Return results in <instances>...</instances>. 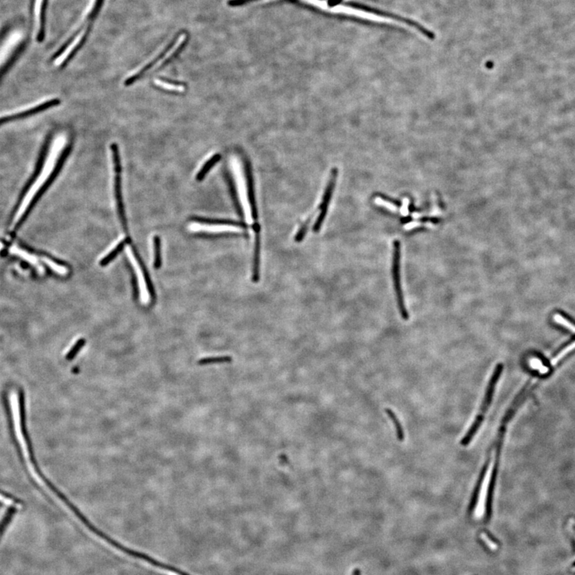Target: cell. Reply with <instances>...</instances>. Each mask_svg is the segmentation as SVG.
Listing matches in <instances>:
<instances>
[{"label": "cell", "instance_id": "9c48e42d", "mask_svg": "<svg viewBox=\"0 0 575 575\" xmlns=\"http://www.w3.org/2000/svg\"><path fill=\"white\" fill-rule=\"evenodd\" d=\"M246 184H247V192H248L249 201L251 207V214L254 223H258V213H257V203L255 198L254 186H253V179H252V172L249 162L246 163Z\"/></svg>", "mask_w": 575, "mask_h": 575}, {"label": "cell", "instance_id": "7c38bea8", "mask_svg": "<svg viewBox=\"0 0 575 575\" xmlns=\"http://www.w3.org/2000/svg\"><path fill=\"white\" fill-rule=\"evenodd\" d=\"M193 219L197 221V223L208 224L210 226L211 225V226H228V227H232V228L243 229H247L248 227V226L242 221H232V220L206 219V218H201V217H194Z\"/></svg>", "mask_w": 575, "mask_h": 575}, {"label": "cell", "instance_id": "83f0119b", "mask_svg": "<svg viewBox=\"0 0 575 575\" xmlns=\"http://www.w3.org/2000/svg\"><path fill=\"white\" fill-rule=\"evenodd\" d=\"M310 221H311V218H309V219L307 220L306 223L304 224L303 226H302V227L300 229V230H299L298 232H297V236H296V239H295L296 240V241H297V242H300V241H301L304 239V237H305L306 232H307V228H308V226H309Z\"/></svg>", "mask_w": 575, "mask_h": 575}, {"label": "cell", "instance_id": "ffe728a7", "mask_svg": "<svg viewBox=\"0 0 575 575\" xmlns=\"http://www.w3.org/2000/svg\"><path fill=\"white\" fill-rule=\"evenodd\" d=\"M41 260L42 262H44L48 266L49 268L53 270L54 272H56V273H58L62 276H65L68 273L69 270L67 267L56 264L55 261H51V259L47 258V257H41Z\"/></svg>", "mask_w": 575, "mask_h": 575}, {"label": "cell", "instance_id": "5b68a950", "mask_svg": "<svg viewBox=\"0 0 575 575\" xmlns=\"http://www.w3.org/2000/svg\"><path fill=\"white\" fill-rule=\"evenodd\" d=\"M23 31L20 29H14L2 40L0 44V69L9 61L11 56L18 48L23 39Z\"/></svg>", "mask_w": 575, "mask_h": 575}, {"label": "cell", "instance_id": "5bb4252c", "mask_svg": "<svg viewBox=\"0 0 575 575\" xmlns=\"http://www.w3.org/2000/svg\"><path fill=\"white\" fill-rule=\"evenodd\" d=\"M260 254H261V237L260 233L256 234L254 244V256H253V268H252V281L257 283L260 279Z\"/></svg>", "mask_w": 575, "mask_h": 575}, {"label": "cell", "instance_id": "7a4b0ae2", "mask_svg": "<svg viewBox=\"0 0 575 575\" xmlns=\"http://www.w3.org/2000/svg\"><path fill=\"white\" fill-rule=\"evenodd\" d=\"M502 369H503V366L502 364L497 365V367L495 369L493 376H491V381L489 382L488 387H487V393L485 396L484 401L482 402V407L480 409V413L478 414V416L476 417V421L474 422L469 431L466 434L464 438L462 439L461 441V444L463 446H467L469 444L471 440L473 439L474 436L476 435V432L478 431L479 427L482 423L483 421V417H484V414L487 412V408L489 406L491 405V401L493 398V394L495 392V387H496V383L499 380L500 376L502 374Z\"/></svg>", "mask_w": 575, "mask_h": 575}, {"label": "cell", "instance_id": "ac0fdd59", "mask_svg": "<svg viewBox=\"0 0 575 575\" xmlns=\"http://www.w3.org/2000/svg\"><path fill=\"white\" fill-rule=\"evenodd\" d=\"M16 510L14 507H11L8 511L6 512L4 516L2 517V520L0 521V541L2 539V536L4 535L5 531L7 527L9 526L11 523V520L13 518L14 516L16 515Z\"/></svg>", "mask_w": 575, "mask_h": 575}, {"label": "cell", "instance_id": "9a60e30c", "mask_svg": "<svg viewBox=\"0 0 575 575\" xmlns=\"http://www.w3.org/2000/svg\"><path fill=\"white\" fill-rule=\"evenodd\" d=\"M155 84L157 85L159 87L165 89V90H168L171 91H177V92H182L185 91L186 89V84H184L183 82H175L172 80L165 79V78H161V79L155 80Z\"/></svg>", "mask_w": 575, "mask_h": 575}, {"label": "cell", "instance_id": "8992f818", "mask_svg": "<svg viewBox=\"0 0 575 575\" xmlns=\"http://www.w3.org/2000/svg\"><path fill=\"white\" fill-rule=\"evenodd\" d=\"M60 104V100L58 98H53V99L47 100L45 102H41L36 105H30V106L25 107V108L21 109L19 111H13L11 113L5 115L4 116H1L0 117V125L3 124L7 121H10L11 119H16L19 117H26L29 115H34V114L38 113L41 111H45L47 109L53 107V106H58Z\"/></svg>", "mask_w": 575, "mask_h": 575}, {"label": "cell", "instance_id": "d6986e66", "mask_svg": "<svg viewBox=\"0 0 575 575\" xmlns=\"http://www.w3.org/2000/svg\"><path fill=\"white\" fill-rule=\"evenodd\" d=\"M231 361H232V357L231 356H212V357H206V358L201 359L198 361V364L209 365L212 364L229 363V362H231Z\"/></svg>", "mask_w": 575, "mask_h": 575}, {"label": "cell", "instance_id": "f546056e", "mask_svg": "<svg viewBox=\"0 0 575 575\" xmlns=\"http://www.w3.org/2000/svg\"><path fill=\"white\" fill-rule=\"evenodd\" d=\"M410 200L407 197H405L402 200V206L401 209V213L402 216H407L409 210H408V206H409Z\"/></svg>", "mask_w": 575, "mask_h": 575}, {"label": "cell", "instance_id": "3957f363", "mask_svg": "<svg viewBox=\"0 0 575 575\" xmlns=\"http://www.w3.org/2000/svg\"><path fill=\"white\" fill-rule=\"evenodd\" d=\"M393 260H392V277H393L394 287L396 291L399 309L401 316L404 320L408 319V313L405 307L404 300L402 296V288L401 283V244L400 241H394Z\"/></svg>", "mask_w": 575, "mask_h": 575}, {"label": "cell", "instance_id": "cb8c5ba5", "mask_svg": "<svg viewBox=\"0 0 575 575\" xmlns=\"http://www.w3.org/2000/svg\"><path fill=\"white\" fill-rule=\"evenodd\" d=\"M375 203L377 206H382L383 208L387 209L388 211H392L393 212H397V211H398V207L396 205H394L393 203L390 202V201L383 199L381 197H376L375 198Z\"/></svg>", "mask_w": 575, "mask_h": 575}, {"label": "cell", "instance_id": "484cf974", "mask_svg": "<svg viewBox=\"0 0 575 575\" xmlns=\"http://www.w3.org/2000/svg\"><path fill=\"white\" fill-rule=\"evenodd\" d=\"M574 349H575V342H573V343L571 344V345H568L567 347H565L564 349L562 350V352H560L559 353H558V354H557V356H556V357H555V358L552 360V361H551V364L556 365V364H557V362H558V361H559L562 358V357H564L566 354H568L569 352H571V351H573Z\"/></svg>", "mask_w": 575, "mask_h": 575}, {"label": "cell", "instance_id": "4fadbf2b", "mask_svg": "<svg viewBox=\"0 0 575 575\" xmlns=\"http://www.w3.org/2000/svg\"><path fill=\"white\" fill-rule=\"evenodd\" d=\"M489 462H490V460H487V462L485 463L484 466H483V468H482V471H481V473H480L479 477L478 482H477V484H476V488H475V490H474L473 496H472V497H471V502H470L469 505V509H468L470 514L473 512L474 510H475V508H476V505H477V502H478L479 496L480 491H481V487H482V482H483L485 476H486V474H487V469H488Z\"/></svg>", "mask_w": 575, "mask_h": 575}, {"label": "cell", "instance_id": "4dcf8cb0", "mask_svg": "<svg viewBox=\"0 0 575 575\" xmlns=\"http://www.w3.org/2000/svg\"><path fill=\"white\" fill-rule=\"evenodd\" d=\"M278 459L279 462H280L281 464H288V462H289V461H288V457L286 456V454H281V455L279 456Z\"/></svg>", "mask_w": 575, "mask_h": 575}, {"label": "cell", "instance_id": "8fae6325", "mask_svg": "<svg viewBox=\"0 0 575 575\" xmlns=\"http://www.w3.org/2000/svg\"><path fill=\"white\" fill-rule=\"evenodd\" d=\"M175 42H176V40L173 41V42H171V44H170V46H169L167 48L165 49L162 54H160L159 56H157V58H155V59L153 60V61H151L150 63H148V64L146 65V66H145V67H144L141 70V71H138L137 74H135V75H134V76H132L131 77L127 78V79L125 81V86H131V85L134 84V83L136 81H137V80L139 79V78H141V77H142V76H143L144 75H145V74H146V72H147V71L150 70V69L152 68V67H153V66L156 64V63H157V62H159L160 60L162 59V58L165 57V56H166V54L168 53L169 51H171V49H172V47L174 46Z\"/></svg>", "mask_w": 575, "mask_h": 575}, {"label": "cell", "instance_id": "44dd1931", "mask_svg": "<svg viewBox=\"0 0 575 575\" xmlns=\"http://www.w3.org/2000/svg\"><path fill=\"white\" fill-rule=\"evenodd\" d=\"M386 413L387 414V416H389V418L392 420L393 424L396 427V433H397V437H398L399 440L401 441H403L404 440V432H403L402 426H401V422H400L399 419L397 418V416L389 408L386 409Z\"/></svg>", "mask_w": 575, "mask_h": 575}, {"label": "cell", "instance_id": "d6a6232c", "mask_svg": "<svg viewBox=\"0 0 575 575\" xmlns=\"http://www.w3.org/2000/svg\"><path fill=\"white\" fill-rule=\"evenodd\" d=\"M352 575H361V571L359 569H356Z\"/></svg>", "mask_w": 575, "mask_h": 575}, {"label": "cell", "instance_id": "f1b7e54d", "mask_svg": "<svg viewBox=\"0 0 575 575\" xmlns=\"http://www.w3.org/2000/svg\"><path fill=\"white\" fill-rule=\"evenodd\" d=\"M260 0H229L228 4L231 7H241L243 5L249 4V3H252L253 2H257Z\"/></svg>", "mask_w": 575, "mask_h": 575}, {"label": "cell", "instance_id": "1f68e13d", "mask_svg": "<svg viewBox=\"0 0 575 575\" xmlns=\"http://www.w3.org/2000/svg\"><path fill=\"white\" fill-rule=\"evenodd\" d=\"M484 533L485 535H486V536H487L489 539L491 540V542H493V543H495V544H498V543H499V541H498V539H496V537H495V536H494L492 534L490 533V532H489L487 530H485Z\"/></svg>", "mask_w": 575, "mask_h": 575}, {"label": "cell", "instance_id": "4316f807", "mask_svg": "<svg viewBox=\"0 0 575 575\" xmlns=\"http://www.w3.org/2000/svg\"><path fill=\"white\" fill-rule=\"evenodd\" d=\"M531 367L535 369L539 370L540 373L545 374L548 372V368L542 364V362L538 359H532L531 362Z\"/></svg>", "mask_w": 575, "mask_h": 575}, {"label": "cell", "instance_id": "603a6c76", "mask_svg": "<svg viewBox=\"0 0 575 575\" xmlns=\"http://www.w3.org/2000/svg\"><path fill=\"white\" fill-rule=\"evenodd\" d=\"M554 321L556 323L561 325V326H564L567 329L570 330L573 333H575V326L571 323V321H569L567 319L565 318L564 316L562 315L556 314L554 316Z\"/></svg>", "mask_w": 575, "mask_h": 575}, {"label": "cell", "instance_id": "2e32d148", "mask_svg": "<svg viewBox=\"0 0 575 575\" xmlns=\"http://www.w3.org/2000/svg\"><path fill=\"white\" fill-rule=\"evenodd\" d=\"M221 158V154H219V153H216V154L213 155L212 157H211V158H210V159H209L208 161L206 162V163L204 164V166H202V168L200 170L199 172H197V176H196V180H197V182H201V181H202V180L205 178V177H206V175H207V173L210 172V171H211V169H212V167H213V166H214L217 163V162H220Z\"/></svg>", "mask_w": 575, "mask_h": 575}, {"label": "cell", "instance_id": "52a82bcc", "mask_svg": "<svg viewBox=\"0 0 575 575\" xmlns=\"http://www.w3.org/2000/svg\"><path fill=\"white\" fill-rule=\"evenodd\" d=\"M336 176H337V171L336 170H333L332 171V175L330 177V181L327 185V188H326V192L324 194L323 200L321 204V207H320V214H319L316 222H315L314 226H313V231L315 232H318L321 230L322 224H323L325 218H326V215H327V208L329 206L330 200L332 197V192L334 190L335 183H336Z\"/></svg>", "mask_w": 575, "mask_h": 575}, {"label": "cell", "instance_id": "7402d4cb", "mask_svg": "<svg viewBox=\"0 0 575 575\" xmlns=\"http://www.w3.org/2000/svg\"><path fill=\"white\" fill-rule=\"evenodd\" d=\"M153 249H154V267L158 268L162 266L161 258V239L157 236L153 238Z\"/></svg>", "mask_w": 575, "mask_h": 575}, {"label": "cell", "instance_id": "6da1fadb", "mask_svg": "<svg viewBox=\"0 0 575 575\" xmlns=\"http://www.w3.org/2000/svg\"><path fill=\"white\" fill-rule=\"evenodd\" d=\"M71 151V146L68 145L63 150L61 155L56 157V159H54L53 148H51L48 146L44 159L42 161V166L40 167L39 172L27 190V193L24 195L18 211L15 215L11 225V230L16 228L23 216L26 214L31 203H33L36 197H38V195L55 179Z\"/></svg>", "mask_w": 575, "mask_h": 575}, {"label": "cell", "instance_id": "ba28073f", "mask_svg": "<svg viewBox=\"0 0 575 575\" xmlns=\"http://www.w3.org/2000/svg\"><path fill=\"white\" fill-rule=\"evenodd\" d=\"M126 253L128 255L129 259L134 268L135 272L137 273L138 286H139L140 298H141L142 303L146 305L150 302V293H149L148 288L146 286V281L145 280V277H144L143 272H142V268H140L139 262L137 261V257L134 255L133 250L131 247H127Z\"/></svg>", "mask_w": 575, "mask_h": 575}, {"label": "cell", "instance_id": "e0dca14e", "mask_svg": "<svg viewBox=\"0 0 575 575\" xmlns=\"http://www.w3.org/2000/svg\"><path fill=\"white\" fill-rule=\"evenodd\" d=\"M129 241H130V240L127 239V238H125V239L120 241L119 243L117 244V246L115 248H114L113 250L110 253L106 255V257L102 259V261H100V265L102 266L108 265L122 251V249L124 248V246H126V243L129 242Z\"/></svg>", "mask_w": 575, "mask_h": 575}, {"label": "cell", "instance_id": "30bf717a", "mask_svg": "<svg viewBox=\"0 0 575 575\" xmlns=\"http://www.w3.org/2000/svg\"><path fill=\"white\" fill-rule=\"evenodd\" d=\"M10 253L11 254L16 255L18 257H21L25 261H27L30 265L33 266L34 268L37 270V272L40 274H43L45 272L44 268L42 267V265L39 263L38 257H36V255L31 254L27 251L22 249L19 248L18 246H11L9 249Z\"/></svg>", "mask_w": 575, "mask_h": 575}, {"label": "cell", "instance_id": "d4e9b609", "mask_svg": "<svg viewBox=\"0 0 575 575\" xmlns=\"http://www.w3.org/2000/svg\"><path fill=\"white\" fill-rule=\"evenodd\" d=\"M85 345L84 339H80L79 341H77L75 345H74L72 348L69 351L68 354L67 355V359L68 361H71L76 357V355L78 353L80 349L82 348Z\"/></svg>", "mask_w": 575, "mask_h": 575}, {"label": "cell", "instance_id": "277c9868", "mask_svg": "<svg viewBox=\"0 0 575 575\" xmlns=\"http://www.w3.org/2000/svg\"><path fill=\"white\" fill-rule=\"evenodd\" d=\"M112 157H113L114 169H115V194L117 201V211L119 215L120 220L123 226H126V217H125L124 206L122 202V165L120 161L119 151L117 144L112 143L111 146Z\"/></svg>", "mask_w": 575, "mask_h": 575}]
</instances>
